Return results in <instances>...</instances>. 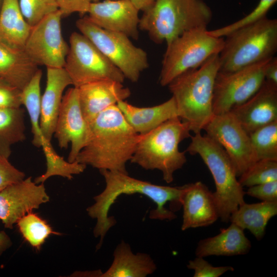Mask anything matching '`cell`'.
Segmentation results:
<instances>
[{
  "label": "cell",
  "mask_w": 277,
  "mask_h": 277,
  "mask_svg": "<svg viewBox=\"0 0 277 277\" xmlns=\"http://www.w3.org/2000/svg\"><path fill=\"white\" fill-rule=\"evenodd\" d=\"M43 183L36 184L29 176L0 191V219L5 228L12 229L25 215L49 201Z\"/></svg>",
  "instance_id": "9a60e30c"
},
{
  "label": "cell",
  "mask_w": 277,
  "mask_h": 277,
  "mask_svg": "<svg viewBox=\"0 0 277 277\" xmlns=\"http://www.w3.org/2000/svg\"><path fill=\"white\" fill-rule=\"evenodd\" d=\"M239 177L243 187L277 181V161L258 160Z\"/></svg>",
  "instance_id": "1f68e13d"
},
{
  "label": "cell",
  "mask_w": 277,
  "mask_h": 277,
  "mask_svg": "<svg viewBox=\"0 0 277 277\" xmlns=\"http://www.w3.org/2000/svg\"><path fill=\"white\" fill-rule=\"evenodd\" d=\"M251 248L250 240L244 230L231 223L226 228H222L217 235L199 241L195 249L196 256H234L247 254Z\"/></svg>",
  "instance_id": "7402d4cb"
},
{
  "label": "cell",
  "mask_w": 277,
  "mask_h": 277,
  "mask_svg": "<svg viewBox=\"0 0 277 277\" xmlns=\"http://www.w3.org/2000/svg\"><path fill=\"white\" fill-rule=\"evenodd\" d=\"M10 238L4 231H0V255L12 245Z\"/></svg>",
  "instance_id": "60d3db41"
},
{
  "label": "cell",
  "mask_w": 277,
  "mask_h": 277,
  "mask_svg": "<svg viewBox=\"0 0 277 277\" xmlns=\"http://www.w3.org/2000/svg\"><path fill=\"white\" fill-rule=\"evenodd\" d=\"M77 89L81 110L89 124L106 108L131 95L130 89L122 83L110 80L89 83Z\"/></svg>",
  "instance_id": "d6986e66"
},
{
  "label": "cell",
  "mask_w": 277,
  "mask_h": 277,
  "mask_svg": "<svg viewBox=\"0 0 277 277\" xmlns=\"http://www.w3.org/2000/svg\"><path fill=\"white\" fill-rule=\"evenodd\" d=\"M156 265L150 255L133 253L130 245L122 241L115 248L113 260L102 277H145L152 274Z\"/></svg>",
  "instance_id": "cb8c5ba5"
},
{
  "label": "cell",
  "mask_w": 277,
  "mask_h": 277,
  "mask_svg": "<svg viewBox=\"0 0 277 277\" xmlns=\"http://www.w3.org/2000/svg\"><path fill=\"white\" fill-rule=\"evenodd\" d=\"M76 26L130 81L137 82L141 73L148 68L147 53L134 46L127 35L96 26L87 15L78 19Z\"/></svg>",
  "instance_id": "9c48e42d"
},
{
  "label": "cell",
  "mask_w": 277,
  "mask_h": 277,
  "mask_svg": "<svg viewBox=\"0 0 277 277\" xmlns=\"http://www.w3.org/2000/svg\"><path fill=\"white\" fill-rule=\"evenodd\" d=\"M24 118L21 107L0 108V155L7 159L12 146L26 139Z\"/></svg>",
  "instance_id": "4316f807"
},
{
  "label": "cell",
  "mask_w": 277,
  "mask_h": 277,
  "mask_svg": "<svg viewBox=\"0 0 277 277\" xmlns=\"http://www.w3.org/2000/svg\"><path fill=\"white\" fill-rule=\"evenodd\" d=\"M38 69L24 49L0 41L1 78L22 90Z\"/></svg>",
  "instance_id": "603a6c76"
},
{
  "label": "cell",
  "mask_w": 277,
  "mask_h": 277,
  "mask_svg": "<svg viewBox=\"0 0 277 277\" xmlns=\"http://www.w3.org/2000/svg\"><path fill=\"white\" fill-rule=\"evenodd\" d=\"M203 130L224 149L238 177L258 161L249 134L230 111L214 115Z\"/></svg>",
  "instance_id": "4fadbf2b"
},
{
  "label": "cell",
  "mask_w": 277,
  "mask_h": 277,
  "mask_svg": "<svg viewBox=\"0 0 277 277\" xmlns=\"http://www.w3.org/2000/svg\"><path fill=\"white\" fill-rule=\"evenodd\" d=\"M25 173L13 166L7 159L0 155V191L25 179Z\"/></svg>",
  "instance_id": "d590c367"
},
{
  "label": "cell",
  "mask_w": 277,
  "mask_h": 277,
  "mask_svg": "<svg viewBox=\"0 0 277 277\" xmlns=\"http://www.w3.org/2000/svg\"><path fill=\"white\" fill-rule=\"evenodd\" d=\"M72 85L65 69L47 68L46 88L41 97L40 127L45 139L51 141L54 134L64 90Z\"/></svg>",
  "instance_id": "ffe728a7"
},
{
  "label": "cell",
  "mask_w": 277,
  "mask_h": 277,
  "mask_svg": "<svg viewBox=\"0 0 277 277\" xmlns=\"http://www.w3.org/2000/svg\"><path fill=\"white\" fill-rule=\"evenodd\" d=\"M21 90L0 77V108H19Z\"/></svg>",
  "instance_id": "8d00e7d4"
},
{
  "label": "cell",
  "mask_w": 277,
  "mask_h": 277,
  "mask_svg": "<svg viewBox=\"0 0 277 277\" xmlns=\"http://www.w3.org/2000/svg\"><path fill=\"white\" fill-rule=\"evenodd\" d=\"M2 2H3V0H0V9H1V8Z\"/></svg>",
  "instance_id": "ee69618b"
},
{
  "label": "cell",
  "mask_w": 277,
  "mask_h": 277,
  "mask_svg": "<svg viewBox=\"0 0 277 277\" xmlns=\"http://www.w3.org/2000/svg\"><path fill=\"white\" fill-rule=\"evenodd\" d=\"M16 224L23 238L37 250L50 235L61 234L54 231L45 220L32 212L22 217Z\"/></svg>",
  "instance_id": "f546056e"
},
{
  "label": "cell",
  "mask_w": 277,
  "mask_h": 277,
  "mask_svg": "<svg viewBox=\"0 0 277 277\" xmlns=\"http://www.w3.org/2000/svg\"><path fill=\"white\" fill-rule=\"evenodd\" d=\"M265 80L277 85V58L275 56L267 64L265 70Z\"/></svg>",
  "instance_id": "ab89813d"
},
{
  "label": "cell",
  "mask_w": 277,
  "mask_h": 277,
  "mask_svg": "<svg viewBox=\"0 0 277 277\" xmlns=\"http://www.w3.org/2000/svg\"><path fill=\"white\" fill-rule=\"evenodd\" d=\"M219 69V54L214 55L199 67L181 74L168 85L179 117L194 134L201 133L214 115L213 88Z\"/></svg>",
  "instance_id": "3957f363"
},
{
  "label": "cell",
  "mask_w": 277,
  "mask_h": 277,
  "mask_svg": "<svg viewBox=\"0 0 277 277\" xmlns=\"http://www.w3.org/2000/svg\"><path fill=\"white\" fill-rule=\"evenodd\" d=\"M183 207V231L208 226L219 218L213 192L200 181L183 186L180 199Z\"/></svg>",
  "instance_id": "ac0fdd59"
},
{
  "label": "cell",
  "mask_w": 277,
  "mask_h": 277,
  "mask_svg": "<svg viewBox=\"0 0 277 277\" xmlns=\"http://www.w3.org/2000/svg\"><path fill=\"white\" fill-rule=\"evenodd\" d=\"M139 10L130 0H105L91 2L88 18L96 26L107 30L138 38Z\"/></svg>",
  "instance_id": "2e32d148"
},
{
  "label": "cell",
  "mask_w": 277,
  "mask_h": 277,
  "mask_svg": "<svg viewBox=\"0 0 277 277\" xmlns=\"http://www.w3.org/2000/svg\"><path fill=\"white\" fill-rule=\"evenodd\" d=\"M204 258L196 256L189 261L187 267L194 271L193 277H219L234 269L230 266H213Z\"/></svg>",
  "instance_id": "e575fe53"
},
{
  "label": "cell",
  "mask_w": 277,
  "mask_h": 277,
  "mask_svg": "<svg viewBox=\"0 0 277 277\" xmlns=\"http://www.w3.org/2000/svg\"><path fill=\"white\" fill-rule=\"evenodd\" d=\"M212 17L204 0H155L143 11L139 29L156 44H169L184 32L206 28Z\"/></svg>",
  "instance_id": "277c9868"
},
{
  "label": "cell",
  "mask_w": 277,
  "mask_h": 277,
  "mask_svg": "<svg viewBox=\"0 0 277 277\" xmlns=\"http://www.w3.org/2000/svg\"><path fill=\"white\" fill-rule=\"evenodd\" d=\"M53 135L61 148L71 144L69 162L75 161L89 140L90 127L83 114L77 87L70 88L63 96Z\"/></svg>",
  "instance_id": "5bb4252c"
},
{
  "label": "cell",
  "mask_w": 277,
  "mask_h": 277,
  "mask_svg": "<svg viewBox=\"0 0 277 277\" xmlns=\"http://www.w3.org/2000/svg\"><path fill=\"white\" fill-rule=\"evenodd\" d=\"M249 136L257 160L277 161V121L259 128Z\"/></svg>",
  "instance_id": "4dcf8cb0"
},
{
  "label": "cell",
  "mask_w": 277,
  "mask_h": 277,
  "mask_svg": "<svg viewBox=\"0 0 277 277\" xmlns=\"http://www.w3.org/2000/svg\"><path fill=\"white\" fill-rule=\"evenodd\" d=\"M42 77V71L38 69L21 92L22 105L26 107L30 120L33 134L32 144L39 148L41 147L43 140L45 138L40 127Z\"/></svg>",
  "instance_id": "83f0119b"
},
{
  "label": "cell",
  "mask_w": 277,
  "mask_h": 277,
  "mask_svg": "<svg viewBox=\"0 0 277 277\" xmlns=\"http://www.w3.org/2000/svg\"><path fill=\"white\" fill-rule=\"evenodd\" d=\"M219 56V72H231L268 60L277 51V19L267 17L228 34Z\"/></svg>",
  "instance_id": "8992f818"
},
{
  "label": "cell",
  "mask_w": 277,
  "mask_h": 277,
  "mask_svg": "<svg viewBox=\"0 0 277 277\" xmlns=\"http://www.w3.org/2000/svg\"><path fill=\"white\" fill-rule=\"evenodd\" d=\"M100 0H90L91 2H98Z\"/></svg>",
  "instance_id": "7bdbcfd3"
},
{
  "label": "cell",
  "mask_w": 277,
  "mask_h": 277,
  "mask_svg": "<svg viewBox=\"0 0 277 277\" xmlns=\"http://www.w3.org/2000/svg\"><path fill=\"white\" fill-rule=\"evenodd\" d=\"M18 2L25 20L31 27L58 10L55 0H18Z\"/></svg>",
  "instance_id": "d6a6232c"
},
{
  "label": "cell",
  "mask_w": 277,
  "mask_h": 277,
  "mask_svg": "<svg viewBox=\"0 0 277 277\" xmlns=\"http://www.w3.org/2000/svg\"><path fill=\"white\" fill-rule=\"evenodd\" d=\"M127 123L138 134L147 133L159 125L175 117H179L176 103L172 96L160 105L139 107L126 101L116 104Z\"/></svg>",
  "instance_id": "44dd1931"
},
{
  "label": "cell",
  "mask_w": 277,
  "mask_h": 277,
  "mask_svg": "<svg viewBox=\"0 0 277 277\" xmlns=\"http://www.w3.org/2000/svg\"><path fill=\"white\" fill-rule=\"evenodd\" d=\"M64 68L75 87L95 81L110 80L123 83L125 76L85 36L73 32Z\"/></svg>",
  "instance_id": "30bf717a"
},
{
  "label": "cell",
  "mask_w": 277,
  "mask_h": 277,
  "mask_svg": "<svg viewBox=\"0 0 277 277\" xmlns=\"http://www.w3.org/2000/svg\"><path fill=\"white\" fill-rule=\"evenodd\" d=\"M277 214V202H245L231 214L229 222L248 230L258 241L264 237L269 221Z\"/></svg>",
  "instance_id": "484cf974"
},
{
  "label": "cell",
  "mask_w": 277,
  "mask_h": 277,
  "mask_svg": "<svg viewBox=\"0 0 277 277\" xmlns=\"http://www.w3.org/2000/svg\"><path fill=\"white\" fill-rule=\"evenodd\" d=\"M100 172L105 179V187L93 197L94 203L86 210L88 215L96 220L93 234L95 238H100L97 249L101 247L107 232L116 223L114 217L109 216L108 213L111 206L121 194L138 193L150 199L156 205V208L150 212L151 219L171 221L176 217V214L165 206L168 202L181 205L183 186L157 185L130 176L128 173L107 170H101Z\"/></svg>",
  "instance_id": "6da1fadb"
},
{
  "label": "cell",
  "mask_w": 277,
  "mask_h": 277,
  "mask_svg": "<svg viewBox=\"0 0 277 277\" xmlns=\"http://www.w3.org/2000/svg\"><path fill=\"white\" fill-rule=\"evenodd\" d=\"M31 27L21 12L18 0H3L0 9V41L24 49Z\"/></svg>",
  "instance_id": "d4e9b609"
},
{
  "label": "cell",
  "mask_w": 277,
  "mask_h": 277,
  "mask_svg": "<svg viewBox=\"0 0 277 277\" xmlns=\"http://www.w3.org/2000/svg\"><path fill=\"white\" fill-rule=\"evenodd\" d=\"M63 13L59 9L31 27L24 50L37 65L63 68L69 46L62 33Z\"/></svg>",
  "instance_id": "7c38bea8"
},
{
  "label": "cell",
  "mask_w": 277,
  "mask_h": 277,
  "mask_svg": "<svg viewBox=\"0 0 277 277\" xmlns=\"http://www.w3.org/2000/svg\"><path fill=\"white\" fill-rule=\"evenodd\" d=\"M41 147L46 159V170L44 174L35 178L34 182L36 184L44 183L53 176H61L71 180L73 175L83 172L86 168L87 165L76 161H65L54 150L51 141L44 139Z\"/></svg>",
  "instance_id": "f1b7e54d"
},
{
  "label": "cell",
  "mask_w": 277,
  "mask_h": 277,
  "mask_svg": "<svg viewBox=\"0 0 277 277\" xmlns=\"http://www.w3.org/2000/svg\"><path fill=\"white\" fill-rule=\"evenodd\" d=\"M230 111L249 134L277 121V85L265 80L251 97Z\"/></svg>",
  "instance_id": "e0dca14e"
},
{
  "label": "cell",
  "mask_w": 277,
  "mask_h": 277,
  "mask_svg": "<svg viewBox=\"0 0 277 277\" xmlns=\"http://www.w3.org/2000/svg\"><path fill=\"white\" fill-rule=\"evenodd\" d=\"M276 1L277 0H260L255 8L243 18L226 26L208 31V33L215 37H224L235 29L267 17L268 11Z\"/></svg>",
  "instance_id": "836d02e7"
},
{
  "label": "cell",
  "mask_w": 277,
  "mask_h": 277,
  "mask_svg": "<svg viewBox=\"0 0 277 277\" xmlns=\"http://www.w3.org/2000/svg\"><path fill=\"white\" fill-rule=\"evenodd\" d=\"M186 152L199 155L213 178L215 191L213 192L222 222H229L231 214L244 203L246 192L237 179L234 167L223 147L201 133L191 136Z\"/></svg>",
  "instance_id": "52a82bcc"
},
{
  "label": "cell",
  "mask_w": 277,
  "mask_h": 277,
  "mask_svg": "<svg viewBox=\"0 0 277 277\" xmlns=\"http://www.w3.org/2000/svg\"><path fill=\"white\" fill-rule=\"evenodd\" d=\"M224 41V37L210 35L206 28L190 30L174 39L167 44L160 75L161 85L168 86L181 74L219 54Z\"/></svg>",
  "instance_id": "ba28073f"
},
{
  "label": "cell",
  "mask_w": 277,
  "mask_h": 277,
  "mask_svg": "<svg viewBox=\"0 0 277 277\" xmlns=\"http://www.w3.org/2000/svg\"><path fill=\"white\" fill-rule=\"evenodd\" d=\"M246 194L264 202H277V181L248 187Z\"/></svg>",
  "instance_id": "74e56055"
},
{
  "label": "cell",
  "mask_w": 277,
  "mask_h": 277,
  "mask_svg": "<svg viewBox=\"0 0 277 277\" xmlns=\"http://www.w3.org/2000/svg\"><path fill=\"white\" fill-rule=\"evenodd\" d=\"M55 1L63 16H68L75 12L81 15L88 13L91 3L90 0H55Z\"/></svg>",
  "instance_id": "f35d334b"
},
{
  "label": "cell",
  "mask_w": 277,
  "mask_h": 277,
  "mask_svg": "<svg viewBox=\"0 0 277 277\" xmlns=\"http://www.w3.org/2000/svg\"><path fill=\"white\" fill-rule=\"evenodd\" d=\"M187 123L179 117L164 122L158 127L140 134L130 162L146 170L157 169L167 183L173 181L174 173L187 162L186 151L181 152L179 144L190 137Z\"/></svg>",
  "instance_id": "5b68a950"
},
{
  "label": "cell",
  "mask_w": 277,
  "mask_h": 277,
  "mask_svg": "<svg viewBox=\"0 0 277 277\" xmlns=\"http://www.w3.org/2000/svg\"><path fill=\"white\" fill-rule=\"evenodd\" d=\"M271 58L233 72L219 71L213 88L214 114L229 112L251 97L263 84L265 68Z\"/></svg>",
  "instance_id": "8fae6325"
},
{
  "label": "cell",
  "mask_w": 277,
  "mask_h": 277,
  "mask_svg": "<svg viewBox=\"0 0 277 277\" xmlns=\"http://www.w3.org/2000/svg\"><path fill=\"white\" fill-rule=\"evenodd\" d=\"M139 10L144 11L150 7L155 0H130Z\"/></svg>",
  "instance_id": "b9f144b4"
},
{
  "label": "cell",
  "mask_w": 277,
  "mask_h": 277,
  "mask_svg": "<svg viewBox=\"0 0 277 277\" xmlns=\"http://www.w3.org/2000/svg\"><path fill=\"white\" fill-rule=\"evenodd\" d=\"M90 136L75 161L101 170L128 173L126 163L140 134L126 121L116 104L101 112L89 124Z\"/></svg>",
  "instance_id": "7a4b0ae2"
}]
</instances>
